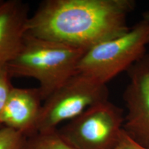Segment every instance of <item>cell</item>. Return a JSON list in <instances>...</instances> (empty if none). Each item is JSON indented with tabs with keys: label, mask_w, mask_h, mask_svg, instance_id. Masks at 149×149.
Masks as SVG:
<instances>
[{
	"label": "cell",
	"mask_w": 149,
	"mask_h": 149,
	"mask_svg": "<svg viewBox=\"0 0 149 149\" xmlns=\"http://www.w3.org/2000/svg\"><path fill=\"white\" fill-rule=\"evenodd\" d=\"M115 149H148L141 146L128 136L124 130H123L120 140Z\"/></svg>",
	"instance_id": "7c38bea8"
},
{
	"label": "cell",
	"mask_w": 149,
	"mask_h": 149,
	"mask_svg": "<svg viewBox=\"0 0 149 149\" xmlns=\"http://www.w3.org/2000/svg\"><path fill=\"white\" fill-rule=\"evenodd\" d=\"M148 45L149 19L145 14L128 32L86 51L76 72L107 85L144 57Z\"/></svg>",
	"instance_id": "3957f363"
},
{
	"label": "cell",
	"mask_w": 149,
	"mask_h": 149,
	"mask_svg": "<svg viewBox=\"0 0 149 149\" xmlns=\"http://www.w3.org/2000/svg\"><path fill=\"white\" fill-rule=\"evenodd\" d=\"M124 117V110L109 100L89 107L57 131L75 149H115Z\"/></svg>",
	"instance_id": "277c9868"
},
{
	"label": "cell",
	"mask_w": 149,
	"mask_h": 149,
	"mask_svg": "<svg viewBox=\"0 0 149 149\" xmlns=\"http://www.w3.org/2000/svg\"><path fill=\"white\" fill-rule=\"evenodd\" d=\"M85 51L26 33L17 53L7 65L12 77L36 79L44 101L76 73Z\"/></svg>",
	"instance_id": "7a4b0ae2"
},
{
	"label": "cell",
	"mask_w": 149,
	"mask_h": 149,
	"mask_svg": "<svg viewBox=\"0 0 149 149\" xmlns=\"http://www.w3.org/2000/svg\"><path fill=\"white\" fill-rule=\"evenodd\" d=\"M146 15L147 17H148V19H149V13H146Z\"/></svg>",
	"instance_id": "4fadbf2b"
},
{
	"label": "cell",
	"mask_w": 149,
	"mask_h": 149,
	"mask_svg": "<svg viewBox=\"0 0 149 149\" xmlns=\"http://www.w3.org/2000/svg\"><path fill=\"white\" fill-rule=\"evenodd\" d=\"M134 0H46L30 17L26 33L87 51L128 32Z\"/></svg>",
	"instance_id": "6da1fadb"
},
{
	"label": "cell",
	"mask_w": 149,
	"mask_h": 149,
	"mask_svg": "<svg viewBox=\"0 0 149 149\" xmlns=\"http://www.w3.org/2000/svg\"><path fill=\"white\" fill-rule=\"evenodd\" d=\"M109 97L107 85L76 72L44 101L37 133L56 130L62 122L73 120Z\"/></svg>",
	"instance_id": "5b68a950"
},
{
	"label": "cell",
	"mask_w": 149,
	"mask_h": 149,
	"mask_svg": "<svg viewBox=\"0 0 149 149\" xmlns=\"http://www.w3.org/2000/svg\"><path fill=\"white\" fill-rule=\"evenodd\" d=\"M42 95L38 88L13 87L0 114V123L27 137L37 133L42 112Z\"/></svg>",
	"instance_id": "52a82bcc"
},
{
	"label": "cell",
	"mask_w": 149,
	"mask_h": 149,
	"mask_svg": "<svg viewBox=\"0 0 149 149\" xmlns=\"http://www.w3.org/2000/svg\"><path fill=\"white\" fill-rule=\"evenodd\" d=\"M122 98L126 109L124 130L137 144L149 149V53L128 70Z\"/></svg>",
	"instance_id": "8992f818"
},
{
	"label": "cell",
	"mask_w": 149,
	"mask_h": 149,
	"mask_svg": "<svg viewBox=\"0 0 149 149\" xmlns=\"http://www.w3.org/2000/svg\"><path fill=\"white\" fill-rule=\"evenodd\" d=\"M28 137L0 123V149H24Z\"/></svg>",
	"instance_id": "30bf717a"
},
{
	"label": "cell",
	"mask_w": 149,
	"mask_h": 149,
	"mask_svg": "<svg viewBox=\"0 0 149 149\" xmlns=\"http://www.w3.org/2000/svg\"><path fill=\"white\" fill-rule=\"evenodd\" d=\"M24 149H75L59 136L57 130L37 133L28 137Z\"/></svg>",
	"instance_id": "9c48e42d"
},
{
	"label": "cell",
	"mask_w": 149,
	"mask_h": 149,
	"mask_svg": "<svg viewBox=\"0 0 149 149\" xmlns=\"http://www.w3.org/2000/svg\"><path fill=\"white\" fill-rule=\"evenodd\" d=\"M29 6L20 0H0V64L17 53L26 34Z\"/></svg>",
	"instance_id": "ba28073f"
},
{
	"label": "cell",
	"mask_w": 149,
	"mask_h": 149,
	"mask_svg": "<svg viewBox=\"0 0 149 149\" xmlns=\"http://www.w3.org/2000/svg\"><path fill=\"white\" fill-rule=\"evenodd\" d=\"M12 78L7 63L0 64V114L14 87L11 82Z\"/></svg>",
	"instance_id": "8fae6325"
}]
</instances>
